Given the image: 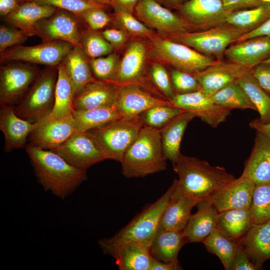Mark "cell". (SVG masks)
Masks as SVG:
<instances>
[{
    "label": "cell",
    "instance_id": "30",
    "mask_svg": "<svg viewBox=\"0 0 270 270\" xmlns=\"http://www.w3.org/2000/svg\"><path fill=\"white\" fill-rule=\"evenodd\" d=\"M188 243L183 230H172L159 227L150 246L152 256L161 262L178 260L181 248Z\"/></svg>",
    "mask_w": 270,
    "mask_h": 270
},
{
    "label": "cell",
    "instance_id": "51",
    "mask_svg": "<svg viewBox=\"0 0 270 270\" xmlns=\"http://www.w3.org/2000/svg\"><path fill=\"white\" fill-rule=\"evenodd\" d=\"M104 38L109 42L114 48L122 46L128 38V32L122 28H108L102 32Z\"/></svg>",
    "mask_w": 270,
    "mask_h": 270
},
{
    "label": "cell",
    "instance_id": "26",
    "mask_svg": "<svg viewBox=\"0 0 270 270\" xmlns=\"http://www.w3.org/2000/svg\"><path fill=\"white\" fill-rule=\"evenodd\" d=\"M90 60L82 48L74 46L61 63L72 85L75 96L86 85L96 80L91 70Z\"/></svg>",
    "mask_w": 270,
    "mask_h": 270
},
{
    "label": "cell",
    "instance_id": "49",
    "mask_svg": "<svg viewBox=\"0 0 270 270\" xmlns=\"http://www.w3.org/2000/svg\"><path fill=\"white\" fill-rule=\"evenodd\" d=\"M104 8L97 7L90 9L78 17L88 26L89 28L98 30L112 21L110 16L105 12Z\"/></svg>",
    "mask_w": 270,
    "mask_h": 270
},
{
    "label": "cell",
    "instance_id": "53",
    "mask_svg": "<svg viewBox=\"0 0 270 270\" xmlns=\"http://www.w3.org/2000/svg\"><path fill=\"white\" fill-rule=\"evenodd\" d=\"M261 36H270V17L257 28L243 34L236 42Z\"/></svg>",
    "mask_w": 270,
    "mask_h": 270
},
{
    "label": "cell",
    "instance_id": "23",
    "mask_svg": "<svg viewBox=\"0 0 270 270\" xmlns=\"http://www.w3.org/2000/svg\"><path fill=\"white\" fill-rule=\"evenodd\" d=\"M118 85L95 80L86 85L74 98V110H85L114 106Z\"/></svg>",
    "mask_w": 270,
    "mask_h": 270
},
{
    "label": "cell",
    "instance_id": "24",
    "mask_svg": "<svg viewBox=\"0 0 270 270\" xmlns=\"http://www.w3.org/2000/svg\"><path fill=\"white\" fill-rule=\"evenodd\" d=\"M242 176L256 185L270 182V138L257 132L250 154Z\"/></svg>",
    "mask_w": 270,
    "mask_h": 270
},
{
    "label": "cell",
    "instance_id": "1",
    "mask_svg": "<svg viewBox=\"0 0 270 270\" xmlns=\"http://www.w3.org/2000/svg\"><path fill=\"white\" fill-rule=\"evenodd\" d=\"M172 164L178 179L174 180L171 199L186 196L198 203L208 200L236 178L223 166H213L206 161L182 154Z\"/></svg>",
    "mask_w": 270,
    "mask_h": 270
},
{
    "label": "cell",
    "instance_id": "34",
    "mask_svg": "<svg viewBox=\"0 0 270 270\" xmlns=\"http://www.w3.org/2000/svg\"><path fill=\"white\" fill-rule=\"evenodd\" d=\"M202 242L209 252L218 258L225 270H232L240 247L238 241L228 238L216 228Z\"/></svg>",
    "mask_w": 270,
    "mask_h": 270
},
{
    "label": "cell",
    "instance_id": "57",
    "mask_svg": "<svg viewBox=\"0 0 270 270\" xmlns=\"http://www.w3.org/2000/svg\"><path fill=\"white\" fill-rule=\"evenodd\" d=\"M250 126L256 131L264 134L270 138V122L262 123L258 118H256L250 122Z\"/></svg>",
    "mask_w": 270,
    "mask_h": 270
},
{
    "label": "cell",
    "instance_id": "3",
    "mask_svg": "<svg viewBox=\"0 0 270 270\" xmlns=\"http://www.w3.org/2000/svg\"><path fill=\"white\" fill-rule=\"evenodd\" d=\"M174 180L166 191L156 201L146 206L125 226L111 237L98 242L102 252L108 254L114 248L126 244L150 247L159 228L160 220L170 200L175 188Z\"/></svg>",
    "mask_w": 270,
    "mask_h": 270
},
{
    "label": "cell",
    "instance_id": "37",
    "mask_svg": "<svg viewBox=\"0 0 270 270\" xmlns=\"http://www.w3.org/2000/svg\"><path fill=\"white\" fill-rule=\"evenodd\" d=\"M58 68L54 105L50 114L56 118L66 117L72 115L74 92L62 64H60Z\"/></svg>",
    "mask_w": 270,
    "mask_h": 270
},
{
    "label": "cell",
    "instance_id": "20",
    "mask_svg": "<svg viewBox=\"0 0 270 270\" xmlns=\"http://www.w3.org/2000/svg\"><path fill=\"white\" fill-rule=\"evenodd\" d=\"M146 58L147 48L143 42L134 40L130 43L120 60L114 84H134L144 88Z\"/></svg>",
    "mask_w": 270,
    "mask_h": 270
},
{
    "label": "cell",
    "instance_id": "21",
    "mask_svg": "<svg viewBox=\"0 0 270 270\" xmlns=\"http://www.w3.org/2000/svg\"><path fill=\"white\" fill-rule=\"evenodd\" d=\"M236 42L224 52L229 61L252 68L270 58V36H256Z\"/></svg>",
    "mask_w": 270,
    "mask_h": 270
},
{
    "label": "cell",
    "instance_id": "13",
    "mask_svg": "<svg viewBox=\"0 0 270 270\" xmlns=\"http://www.w3.org/2000/svg\"><path fill=\"white\" fill-rule=\"evenodd\" d=\"M172 104L168 100L158 98L142 86L134 84L118 85L114 106L121 118L134 121L148 108L158 105Z\"/></svg>",
    "mask_w": 270,
    "mask_h": 270
},
{
    "label": "cell",
    "instance_id": "22",
    "mask_svg": "<svg viewBox=\"0 0 270 270\" xmlns=\"http://www.w3.org/2000/svg\"><path fill=\"white\" fill-rule=\"evenodd\" d=\"M35 123L24 120L16 114L14 106H7L0 109V130L4 137V149L10 152L26 147L28 138Z\"/></svg>",
    "mask_w": 270,
    "mask_h": 270
},
{
    "label": "cell",
    "instance_id": "43",
    "mask_svg": "<svg viewBox=\"0 0 270 270\" xmlns=\"http://www.w3.org/2000/svg\"><path fill=\"white\" fill-rule=\"evenodd\" d=\"M120 60L118 56L114 53L105 57L90 58V64L95 79L114 83Z\"/></svg>",
    "mask_w": 270,
    "mask_h": 270
},
{
    "label": "cell",
    "instance_id": "61",
    "mask_svg": "<svg viewBox=\"0 0 270 270\" xmlns=\"http://www.w3.org/2000/svg\"><path fill=\"white\" fill-rule=\"evenodd\" d=\"M260 0H246L244 8L255 7L260 6Z\"/></svg>",
    "mask_w": 270,
    "mask_h": 270
},
{
    "label": "cell",
    "instance_id": "52",
    "mask_svg": "<svg viewBox=\"0 0 270 270\" xmlns=\"http://www.w3.org/2000/svg\"><path fill=\"white\" fill-rule=\"evenodd\" d=\"M232 270H258L246 252L240 247Z\"/></svg>",
    "mask_w": 270,
    "mask_h": 270
},
{
    "label": "cell",
    "instance_id": "40",
    "mask_svg": "<svg viewBox=\"0 0 270 270\" xmlns=\"http://www.w3.org/2000/svg\"><path fill=\"white\" fill-rule=\"evenodd\" d=\"M184 112L185 110L172 104L158 105L144 112L138 120L142 126L161 129L172 119Z\"/></svg>",
    "mask_w": 270,
    "mask_h": 270
},
{
    "label": "cell",
    "instance_id": "48",
    "mask_svg": "<svg viewBox=\"0 0 270 270\" xmlns=\"http://www.w3.org/2000/svg\"><path fill=\"white\" fill-rule=\"evenodd\" d=\"M30 36L28 34L16 27L0 25V54L11 47L22 44Z\"/></svg>",
    "mask_w": 270,
    "mask_h": 270
},
{
    "label": "cell",
    "instance_id": "2",
    "mask_svg": "<svg viewBox=\"0 0 270 270\" xmlns=\"http://www.w3.org/2000/svg\"><path fill=\"white\" fill-rule=\"evenodd\" d=\"M26 152L38 183L45 191L64 200L87 180L86 170L77 168L58 154L27 144Z\"/></svg>",
    "mask_w": 270,
    "mask_h": 270
},
{
    "label": "cell",
    "instance_id": "17",
    "mask_svg": "<svg viewBox=\"0 0 270 270\" xmlns=\"http://www.w3.org/2000/svg\"><path fill=\"white\" fill-rule=\"evenodd\" d=\"M255 186L253 182L241 176L208 200L218 212L232 209H250Z\"/></svg>",
    "mask_w": 270,
    "mask_h": 270
},
{
    "label": "cell",
    "instance_id": "29",
    "mask_svg": "<svg viewBox=\"0 0 270 270\" xmlns=\"http://www.w3.org/2000/svg\"><path fill=\"white\" fill-rule=\"evenodd\" d=\"M196 117L194 112L185 111L178 114L160 129L161 140L165 157L176 163L180 154L182 138L188 123Z\"/></svg>",
    "mask_w": 270,
    "mask_h": 270
},
{
    "label": "cell",
    "instance_id": "9",
    "mask_svg": "<svg viewBox=\"0 0 270 270\" xmlns=\"http://www.w3.org/2000/svg\"><path fill=\"white\" fill-rule=\"evenodd\" d=\"M74 47L71 44L62 40L42 42L32 46L17 45L0 54V62H20L58 66Z\"/></svg>",
    "mask_w": 270,
    "mask_h": 270
},
{
    "label": "cell",
    "instance_id": "11",
    "mask_svg": "<svg viewBox=\"0 0 270 270\" xmlns=\"http://www.w3.org/2000/svg\"><path fill=\"white\" fill-rule=\"evenodd\" d=\"M82 20L68 10L58 9L52 15L42 19L34 26V36L42 42L62 40L80 47Z\"/></svg>",
    "mask_w": 270,
    "mask_h": 270
},
{
    "label": "cell",
    "instance_id": "8",
    "mask_svg": "<svg viewBox=\"0 0 270 270\" xmlns=\"http://www.w3.org/2000/svg\"><path fill=\"white\" fill-rule=\"evenodd\" d=\"M151 52L157 59L192 74L200 72L216 60L184 44L158 37H152Z\"/></svg>",
    "mask_w": 270,
    "mask_h": 270
},
{
    "label": "cell",
    "instance_id": "19",
    "mask_svg": "<svg viewBox=\"0 0 270 270\" xmlns=\"http://www.w3.org/2000/svg\"><path fill=\"white\" fill-rule=\"evenodd\" d=\"M178 10L191 25L202 27L226 24L230 12L225 8L222 0H188Z\"/></svg>",
    "mask_w": 270,
    "mask_h": 270
},
{
    "label": "cell",
    "instance_id": "62",
    "mask_svg": "<svg viewBox=\"0 0 270 270\" xmlns=\"http://www.w3.org/2000/svg\"><path fill=\"white\" fill-rule=\"evenodd\" d=\"M270 4V0H260V4Z\"/></svg>",
    "mask_w": 270,
    "mask_h": 270
},
{
    "label": "cell",
    "instance_id": "33",
    "mask_svg": "<svg viewBox=\"0 0 270 270\" xmlns=\"http://www.w3.org/2000/svg\"><path fill=\"white\" fill-rule=\"evenodd\" d=\"M197 202L186 196L171 199L164 212L159 227L164 229L180 231L186 226L191 216L192 208Z\"/></svg>",
    "mask_w": 270,
    "mask_h": 270
},
{
    "label": "cell",
    "instance_id": "42",
    "mask_svg": "<svg viewBox=\"0 0 270 270\" xmlns=\"http://www.w3.org/2000/svg\"><path fill=\"white\" fill-rule=\"evenodd\" d=\"M80 47L90 58L108 56L114 48L103 36L102 33L90 28L82 30Z\"/></svg>",
    "mask_w": 270,
    "mask_h": 270
},
{
    "label": "cell",
    "instance_id": "36",
    "mask_svg": "<svg viewBox=\"0 0 270 270\" xmlns=\"http://www.w3.org/2000/svg\"><path fill=\"white\" fill-rule=\"evenodd\" d=\"M236 82L242 86L255 106L260 114L259 120L270 122V95L258 84L252 69L242 74Z\"/></svg>",
    "mask_w": 270,
    "mask_h": 270
},
{
    "label": "cell",
    "instance_id": "39",
    "mask_svg": "<svg viewBox=\"0 0 270 270\" xmlns=\"http://www.w3.org/2000/svg\"><path fill=\"white\" fill-rule=\"evenodd\" d=\"M270 17V4H264L250 10L230 12L226 24L245 30H252L262 24Z\"/></svg>",
    "mask_w": 270,
    "mask_h": 270
},
{
    "label": "cell",
    "instance_id": "27",
    "mask_svg": "<svg viewBox=\"0 0 270 270\" xmlns=\"http://www.w3.org/2000/svg\"><path fill=\"white\" fill-rule=\"evenodd\" d=\"M198 210L191 214L183 230L188 242H203L216 228L218 214L208 200L198 202Z\"/></svg>",
    "mask_w": 270,
    "mask_h": 270
},
{
    "label": "cell",
    "instance_id": "56",
    "mask_svg": "<svg viewBox=\"0 0 270 270\" xmlns=\"http://www.w3.org/2000/svg\"><path fill=\"white\" fill-rule=\"evenodd\" d=\"M19 0H0V15L4 18L20 4Z\"/></svg>",
    "mask_w": 270,
    "mask_h": 270
},
{
    "label": "cell",
    "instance_id": "10",
    "mask_svg": "<svg viewBox=\"0 0 270 270\" xmlns=\"http://www.w3.org/2000/svg\"><path fill=\"white\" fill-rule=\"evenodd\" d=\"M40 70L30 64L14 62L0 68V107L14 106L24 95Z\"/></svg>",
    "mask_w": 270,
    "mask_h": 270
},
{
    "label": "cell",
    "instance_id": "35",
    "mask_svg": "<svg viewBox=\"0 0 270 270\" xmlns=\"http://www.w3.org/2000/svg\"><path fill=\"white\" fill-rule=\"evenodd\" d=\"M76 131L86 132L121 118L114 106L72 112Z\"/></svg>",
    "mask_w": 270,
    "mask_h": 270
},
{
    "label": "cell",
    "instance_id": "15",
    "mask_svg": "<svg viewBox=\"0 0 270 270\" xmlns=\"http://www.w3.org/2000/svg\"><path fill=\"white\" fill-rule=\"evenodd\" d=\"M171 102L185 111L194 112L196 117L212 128L224 122L232 110L216 104L200 90L176 94Z\"/></svg>",
    "mask_w": 270,
    "mask_h": 270
},
{
    "label": "cell",
    "instance_id": "44",
    "mask_svg": "<svg viewBox=\"0 0 270 270\" xmlns=\"http://www.w3.org/2000/svg\"><path fill=\"white\" fill-rule=\"evenodd\" d=\"M115 21L122 28L135 36L152 37V32L146 25L135 18L132 14L114 10Z\"/></svg>",
    "mask_w": 270,
    "mask_h": 270
},
{
    "label": "cell",
    "instance_id": "38",
    "mask_svg": "<svg viewBox=\"0 0 270 270\" xmlns=\"http://www.w3.org/2000/svg\"><path fill=\"white\" fill-rule=\"evenodd\" d=\"M210 96L216 104L231 110L237 108L257 111L246 91L236 81L226 85Z\"/></svg>",
    "mask_w": 270,
    "mask_h": 270
},
{
    "label": "cell",
    "instance_id": "55",
    "mask_svg": "<svg viewBox=\"0 0 270 270\" xmlns=\"http://www.w3.org/2000/svg\"><path fill=\"white\" fill-rule=\"evenodd\" d=\"M182 268L177 261L166 262L157 260L154 258L150 270H180Z\"/></svg>",
    "mask_w": 270,
    "mask_h": 270
},
{
    "label": "cell",
    "instance_id": "54",
    "mask_svg": "<svg viewBox=\"0 0 270 270\" xmlns=\"http://www.w3.org/2000/svg\"><path fill=\"white\" fill-rule=\"evenodd\" d=\"M140 0H112L111 6L114 10L120 9L133 14Z\"/></svg>",
    "mask_w": 270,
    "mask_h": 270
},
{
    "label": "cell",
    "instance_id": "28",
    "mask_svg": "<svg viewBox=\"0 0 270 270\" xmlns=\"http://www.w3.org/2000/svg\"><path fill=\"white\" fill-rule=\"evenodd\" d=\"M58 8L38 4L34 2H24L12 12L4 17L9 24L29 34L34 36V26L39 20L52 15Z\"/></svg>",
    "mask_w": 270,
    "mask_h": 270
},
{
    "label": "cell",
    "instance_id": "58",
    "mask_svg": "<svg viewBox=\"0 0 270 270\" xmlns=\"http://www.w3.org/2000/svg\"><path fill=\"white\" fill-rule=\"evenodd\" d=\"M225 8L232 12L244 6L246 0H222Z\"/></svg>",
    "mask_w": 270,
    "mask_h": 270
},
{
    "label": "cell",
    "instance_id": "63",
    "mask_svg": "<svg viewBox=\"0 0 270 270\" xmlns=\"http://www.w3.org/2000/svg\"><path fill=\"white\" fill-rule=\"evenodd\" d=\"M264 62H270V58L268 59H267Z\"/></svg>",
    "mask_w": 270,
    "mask_h": 270
},
{
    "label": "cell",
    "instance_id": "50",
    "mask_svg": "<svg viewBox=\"0 0 270 270\" xmlns=\"http://www.w3.org/2000/svg\"><path fill=\"white\" fill-rule=\"evenodd\" d=\"M252 72L260 86L270 95V63H260L252 69Z\"/></svg>",
    "mask_w": 270,
    "mask_h": 270
},
{
    "label": "cell",
    "instance_id": "25",
    "mask_svg": "<svg viewBox=\"0 0 270 270\" xmlns=\"http://www.w3.org/2000/svg\"><path fill=\"white\" fill-rule=\"evenodd\" d=\"M238 242L257 270L262 269L264 264L270 260V220L253 224Z\"/></svg>",
    "mask_w": 270,
    "mask_h": 270
},
{
    "label": "cell",
    "instance_id": "59",
    "mask_svg": "<svg viewBox=\"0 0 270 270\" xmlns=\"http://www.w3.org/2000/svg\"><path fill=\"white\" fill-rule=\"evenodd\" d=\"M167 6L178 8L188 0H156Z\"/></svg>",
    "mask_w": 270,
    "mask_h": 270
},
{
    "label": "cell",
    "instance_id": "5",
    "mask_svg": "<svg viewBox=\"0 0 270 270\" xmlns=\"http://www.w3.org/2000/svg\"><path fill=\"white\" fill-rule=\"evenodd\" d=\"M58 66H46L40 70L28 91L14 106L20 118L35 123L52 112L55 100Z\"/></svg>",
    "mask_w": 270,
    "mask_h": 270
},
{
    "label": "cell",
    "instance_id": "60",
    "mask_svg": "<svg viewBox=\"0 0 270 270\" xmlns=\"http://www.w3.org/2000/svg\"><path fill=\"white\" fill-rule=\"evenodd\" d=\"M84 2L92 4L105 6L106 5H110L112 0H82Z\"/></svg>",
    "mask_w": 270,
    "mask_h": 270
},
{
    "label": "cell",
    "instance_id": "16",
    "mask_svg": "<svg viewBox=\"0 0 270 270\" xmlns=\"http://www.w3.org/2000/svg\"><path fill=\"white\" fill-rule=\"evenodd\" d=\"M50 150L72 166L83 170H86L91 166L105 160L85 132H75L62 144Z\"/></svg>",
    "mask_w": 270,
    "mask_h": 270
},
{
    "label": "cell",
    "instance_id": "18",
    "mask_svg": "<svg viewBox=\"0 0 270 270\" xmlns=\"http://www.w3.org/2000/svg\"><path fill=\"white\" fill-rule=\"evenodd\" d=\"M252 68L230 62L216 60L204 70L193 74L200 86V90L208 96L226 85L236 81L244 72Z\"/></svg>",
    "mask_w": 270,
    "mask_h": 270
},
{
    "label": "cell",
    "instance_id": "7",
    "mask_svg": "<svg viewBox=\"0 0 270 270\" xmlns=\"http://www.w3.org/2000/svg\"><path fill=\"white\" fill-rule=\"evenodd\" d=\"M224 24L206 30L173 36H170V40L188 46L204 55L220 58L228 46L236 42L247 32L245 30Z\"/></svg>",
    "mask_w": 270,
    "mask_h": 270
},
{
    "label": "cell",
    "instance_id": "14",
    "mask_svg": "<svg viewBox=\"0 0 270 270\" xmlns=\"http://www.w3.org/2000/svg\"><path fill=\"white\" fill-rule=\"evenodd\" d=\"M35 124L28 144L44 150H51L58 146L76 132L72 115L56 118L49 114Z\"/></svg>",
    "mask_w": 270,
    "mask_h": 270
},
{
    "label": "cell",
    "instance_id": "32",
    "mask_svg": "<svg viewBox=\"0 0 270 270\" xmlns=\"http://www.w3.org/2000/svg\"><path fill=\"white\" fill-rule=\"evenodd\" d=\"M253 222L250 209H232L218 212L216 228L228 238L239 241Z\"/></svg>",
    "mask_w": 270,
    "mask_h": 270
},
{
    "label": "cell",
    "instance_id": "45",
    "mask_svg": "<svg viewBox=\"0 0 270 270\" xmlns=\"http://www.w3.org/2000/svg\"><path fill=\"white\" fill-rule=\"evenodd\" d=\"M150 76L154 84L164 96L171 102L176 92L165 67L160 63L153 64L150 69Z\"/></svg>",
    "mask_w": 270,
    "mask_h": 270
},
{
    "label": "cell",
    "instance_id": "46",
    "mask_svg": "<svg viewBox=\"0 0 270 270\" xmlns=\"http://www.w3.org/2000/svg\"><path fill=\"white\" fill-rule=\"evenodd\" d=\"M20 3L34 2L38 4L52 6L70 12L78 17L86 11L97 7H104L84 2L82 0H19Z\"/></svg>",
    "mask_w": 270,
    "mask_h": 270
},
{
    "label": "cell",
    "instance_id": "41",
    "mask_svg": "<svg viewBox=\"0 0 270 270\" xmlns=\"http://www.w3.org/2000/svg\"><path fill=\"white\" fill-rule=\"evenodd\" d=\"M250 210L254 224L270 220V182L256 185Z\"/></svg>",
    "mask_w": 270,
    "mask_h": 270
},
{
    "label": "cell",
    "instance_id": "47",
    "mask_svg": "<svg viewBox=\"0 0 270 270\" xmlns=\"http://www.w3.org/2000/svg\"><path fill=\"white\" fill-rule=\"evenodd\" d=\"M170 79L176 94L200 90V84L193 74L174 69L170 71Z\"/></svg>",
    "mask_w": 270,
    "mask_h": 270
},
{
    "label": "cell",
    "instance_id": "12",
    "mask_svg": "<svg viewBox=\"0 0 270 270\" xmlns=\"http://www.w3.org/2000/svg\"><path fill=\"white\" fill-rule=\"evenodd\" d=\"M134 11L145 25L164 35L172 36L188 32L191 26L184 18L162 6L156 0H140Z\"/></svg>",
    "mask_w": 270,
    "mask_h": 270
},
{
    "label": "cell",
    "instance_id": "4",
    "mask_svg": "<svg viewBox=\"0 0 270 270\" xmlns=\"http://www.w3.org/2000/svg\"><path fill=\"white\" fill-rule=\"evenodd\" d=\"M166 160L160 129L143 126L124 154L122 172L128 178L144 177L166 170Z\"/></svg>",
    "mask_w": 270,
    "mask_h": 270
},
{
    "label": "cell",
    "instance_id": "6",
    "mask_svg": "<svg viewBox=\"0 0 270 270\" xmlns=\"http://www.w3.org/2000/svg\"><path fill=\"white\" fill-rule=\"evenodd\" d=\"M142 126L138 119L128 121L120 118L85 132L105 160L121 162L126 150L136 139Z\"/></svg>",
    "mask_w": 270,
    "mask_h": 270
},
{
    "label": "cell",
    "instance_id": "31",
    "mask_svg": "<svg viewBox=\"0 0 270 270\" xmlns=\"http://www.w3.org/2000/svg\"><path fill=\"white\" fill-rule=\"evenodd\" d=\"M150 247L140 244H126L108 254L113 257L120 270H150L154 258Z\"/></svg>",
    "mask_w": 270,
    "mask_h": 270
}]
</instances>
